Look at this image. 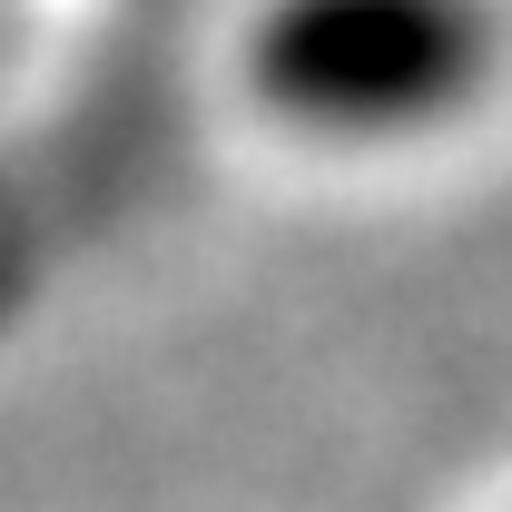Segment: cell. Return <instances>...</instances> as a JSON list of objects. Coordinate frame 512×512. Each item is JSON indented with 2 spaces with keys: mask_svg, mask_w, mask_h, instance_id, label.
<instances>
[{
  "mask_svg": "<svg viewBox=\"0 0 512 512\" xmlns=\"http://www.w3.org/2000/svg\"><path fill=\"white\" fill-rule=\"evenodd\" d=\"M493 79L483 0H266L247 89L306 138H424Z\"/></svg>",
  "mask_w": 512,
  "mask_h": 512,
  "instance_id": "1",
  "label": "cell"
}]
</instances>
